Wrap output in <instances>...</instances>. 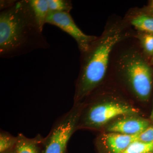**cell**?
Listing matches in <instances>:
<instances>
[{
	"label": "cell",
	"mask_w": 153,
	"mask_h": 153,
	"mask_svg": "<svg viewBox=\"0 0 153 153\" xmlns=\"http://www.w3.org/2000/svg\"><path fill=\"white\" fill-rule=\"evenodd\" d=\"M83 105L74 104L55 122L49 134L44 138L42 153H67L68 141L77 129Z\"/></svg>",
	"instance_id": "obj_5"
},
{
	"label": "cell",
	"mask_w": 153,
	"mask_h": 153,
	"mask_svg": "<svg viewBox=\"0 0 153 153\" xmlns=\"http://www.w3.org/2000/svg\"><path fill=\"white\" fill-rule=\"evenodd\" d=\"M1 153H16V152H15V150H14V149H13L11 150L7 151V152H4Z\"/></svg>",
	"instance_id": "obj_19"
},
{
	"label": "cell",
	"mask_w": 153,
	"mask_h": 153,
	"mask_svg": "<svg viewBox=\"0 0 153 153\" xmlns=\"http://www.w3.org/2000/svg\"><path fill=\"white\" fill-rule=\"evenodd\" d=\"M50 47L28 0L15 1L0 13V56L12 58Z\"/></svg>",
	"instance_id": "obj_1"
},
{
	"label": "cell",
	"mask_w": 153,
	"mask_h": 153,
	"mask_svg": "<svg viewBox=\"0 0 153 153\" xmlns=\"http://www.w3.org/2000/svg\"><path fill=\"white\" fill-rule=\"evenodd\" d=\"M150 121L153 123V107L152 112H151L150 117Z\"/></svg>",
	"instance_id": "obj_18"
},
{
	"label": "cell",
	"mask_w": 153,
	"mask_h": 153,
	"mask_svg": "<svg viewBox=\"0 0 153 153\" xmlns=\"http://www.w3.org/2000/svg\"><path fill=\"white\" fill-rule=\"evenodd\" d=\"M17 137L7 132L1 131L0 133V153L13 149L16 143Z\"/></svg>",
	"instance_id": "obj_12"
},
{
	"label": "cell",
	"mask_w": 153,
	"mask_h": 153,
	"mask_svg": "<svg viewBox=\"0 0 153 153\" xmlns=\"http://www.w3.org/2000/svg\"><path fill=\"white\" fill-rule=\"evenodd\" d=\"M137 38L145 54L151 57L153 55V35L139 33Z\"/></svg>",
	"instance_id": "obj_15"
},
{
	"label": "cell",
	"mask_w": 153,
	"mask_h": 153,
	"mask_svg": "<svg viewBox=\"0 0 153 153\" xmlns=\"http://www.w3.org/2000/svg\"><path fill=\"white\" fill-rule=\"evenodd\" d=\"M137 140L142 142L153 143V125H150L140 133Z\"/></svg>",
	"instance_id": "obj_16"
},
{
	"label": "cell",
	"mask_w": 153,
	"mask_h": 153,
	"mask_svg": "<svg viewBox=\"0 0 153 153\" xmlns=\"http://www.w3.org/2000/svg\"><path fill=\"white\" fill-rule=\"evenodd\" d=\"M36 22L43 31L50 10L47 0H28Z\"/></svg>",
	"instance_id": "obj_11"
},
{
	"label": "cell",
	"mask_w": 153,
	"mask_h": 153,
	"mask_svg": "<svg viewBox=\"0 0 153 153\" xmlns=\"http://www.w3.org/2000/svg\"><path fill=\"white\" fill-rule=\"evenodd\" d=\"M151 125L150 121L138 115H126L118 117L105 127V132L134 136L140 133Z\"/></svg>",
	"instance_id": "obj_8"
},
{
	"label": "cell",
	"mask_w": 153,
	"mask_h": 153,
	"mask_svg": "<svg viewBox=\"0 0 153 153\" xmlns=\"http://www.w3.org/2000/svg\"><path fill=\"white\" fill-rule=\"evenodd\" d=\"M128 20L139 33L153 35V16L143 10L132 13L128 16Z\"/></svg>",
	"instance_id": "obj_10"
},
{
	"label": "cell",
	"mask_w": 153,
	"mask_h": 153,
	"mask_svg": "<svg viewBox=\"0 0 153 153\" xmlns=\"http://www.w3.org/2000/svg\"><path fill=\"white\" fill-rule=\"evenodd\" d=\"M121 24L108 26L90 48L82 54L81 66L76 80L74 104L83 103L103 81L110 56L115 46L129 35Z\"/></svg>",
	"instance_id": "obj_2"
},
{
	"label": "cell",
	"mask_w": 153,
	"mask_h": 153,
	"mask_svg": "<svg viewBox=\"0 0 153 153\" xmlns=\"http://www.w3.org/2000/svg\"><path fill=\"white\" fill-rule=\"evenodd\" d=\"M46 24L56 26L71 36L76 41L81 53L86 52L98 37L86 35L82 32L70 13L50 12Z\"/></svg>",
	"instance_id": "obj_6"
},
{
	"label": "cell",
	"mask_w": 153,
	"mask_h": 153,
	"mask_svg": "<svg viewBox=\"0 0 153 153\" xmlns=\"http://www.w3.org/2000/svg\"><path fill=\"white\" fill-rule=\"evenodd\" d=\"M123 153H153V143L142 142L137 140L132 143Z\"/></svg>",
	"instance_id": "obj_13"
},
{
	"label": "cell",
	"mask_w": 153,
	"mask_h": 153,
	"mask_svg": "<svg viewBox=\"0 0 153 153\" xmlns=\"http://www.w3.org/2000/svg\"><path fill=\"white\" fill-rule=\"evenodd\" d=\"M143 10L147 13L153 16V0L150 1L148 5Z\"/></svg>",
	"instance_id": "obj_17"
},
{
	"label": "cell",
	"mask_w": 153,
	"mask_h": 153,
	"mask_svg": "<svg viewBox=\"0 0 153 153\" xmlns=\"http://www.w3.org/2000/svg\"><path fill=\"white\" fill-rule=\"evenodd\" d=\"M17 137L14 148L16 153H42L44 137L41 135L29 138L23 134H19Z\"/></svg>",
	"instance_id": "obj_9"
},
{
	"label": "cell",
	"mask_w": 153,
	"mask_h": 153,
	"mask_svg": "<svg viewBox=\"0 0 153 153\" xmlns=\"http://www.w3.org/2000/svg\"><path fill=\"white\" fill-rule=\"evenodd\" d=\"M138 135L129 136L105 132L100 134L96 140L97 152L123 153L132 143L138 140Z\"/></svg>",
	"instance_id": "obj_7"
},
{
	"label": "cell",
	"mask_w": 153,
	"mask_h": 153,
	"mask_svg": "<svg viewBox=\"0 0 153 153\" xmlns=\"http://www.w3.org/2000/svg\"><path fill=\"white\" fill-rule=\"evenodd\" d=\"M50 12L70 13L72 9L71 1L68 0H47Z\"/></svg>",
	"instance_id": "obj_14"
},
{
	"label": "cell",
	"mask_w": 153,
	"mask_h": 153,
	"mask_svg": "<svg viewBox=\"0 0 153 153\" xmlns=\"http://www.w3.org/2000/svg\"><path fill=\"white\" fill-rule=\"evenodd\" d=\"M119 60V71L130 90L140 101H148L153 86L151 64L139 52L135 50L125 52Z\"/></svg>",
	"instance_id": "obj_3"
},
{
	"label": "cell",
	"mask_w": 153,
	"mask_h": 153,
	"mask_svg": "<svg viewBox=\"0 0 153 153\" xmlns=\"http://www.w3.org/2000/svg\"><path fill=\"white\" fill-rule=\"evenodd\" d=\"M150 64L151 65H153V55L152 56V58H151Z\"/></svg>",
	"instance_id": "obj_20"
},
{
	"label": "cell",
	"mask_w": 153,
	"mask_h": 153,
	"mask_svg": "<svg viewBox=\"0 0 153 153\" xmlns=\"http://www.w3.org/2000/svg\"><path fill=\"white\" fill-rule=\"evenodd\" d=\"M139 113L135 107L119 100L89 99L84 102L77 129H101L118 117Z\"/></svg>",
	"instance_id": "obj_4"
}]
</instances>
